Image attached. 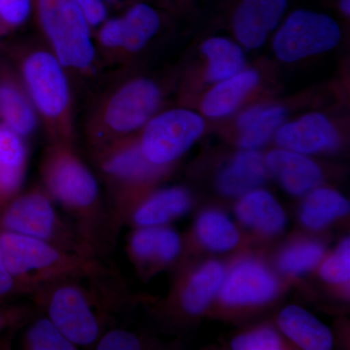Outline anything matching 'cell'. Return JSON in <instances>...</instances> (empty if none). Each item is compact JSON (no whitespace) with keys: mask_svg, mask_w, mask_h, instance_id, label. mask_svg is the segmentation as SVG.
Segmentation results:
<instances>
[{"mask_svg":"<svg viewBox=\"0 0 350 350\" xmlns=\"http://www.w3.org/2000/svg\"><path fill=\"white\" fill-rule=\"evenodd\" d=\"M324 247L317 241L295 243L283 251L278 258V268L290 275H301L317 268L323 259Z\"/></svg>","mask_w":350,"mask_h":350,"instance_id":"30","label":"cell"},{"mask_svg":"<svg viewBox=\"0 0 350 350\" xmlns=\"http://www.w3.org/2000/svg\"><path fill=\"white\" fill-rule=\"evenodd\" d=\"M234 213L241 224L266 236L280 234L286 226L284 209L273 195L264 190L255 189L241 196Z\"/></svg>","mask_w":350,"mask_h":350,"instance_id":"18","label":"cell"},{"mask_svg":"<svg viewBox=\"0 0 350 350\" xmlns=\"http://www.w3.org/2000/svg\"><path fill=\"white\" fill-rule=\"evenodd\" d=\"M258 81L259 75L251 70L223 80L206 94L202 103V111L211 117L230 114L238 107L244 96L256 86Z\"/></svg>","mask_w":350,"mask_h":350,"instance_id":"24","label":"cell"},{"mask_svg":"<svg viewBox=\"0 0 350 350\" xmlns=\"http://www.w3.org/2000/svg\"><path fill=\"white\" fill-rule=\"evenodd\" d=\"M31 0H0V19L11 27L24 24L31 15Z\"/></svg>","mask_w":350,"mask_h":350,"instance_id":"34","label":"cell"},{"mask_svg":"<svg viewBox=\"0 0 350 350\" xmlns=\"http://www.w3.org/2000/svg\"><path fill=\"white\" fill-rule=\"evenodd\" d=\"M276 142L285 150L315 154L337 148L338 133L325 116L314 113L282 126Z\"/></svg>","mask_w":350,"mask_h":350,"instance_id":"12","label":"cell"},{"mask_svg":"<svg viewBox=\"0 0 350 350\" xmlns=\"http://www.w3.org/2000/svg\"><path fill=\"white\" fill-rule=\"evenodd\" d=\"M349 200L337 191L315 188L308 193L300 211L301 223L308 229L322 230L338 218L347 215Z\"/></svg>","mask_w":350,"mask_h":350,"instance_id":"23","label":"cell"},{"mask_svg":"<svg viewBox=\"0 0 350 350\" xmlns=\"http://www.w3.org/2000/svg\"><path fill=\"white\" fill-rule=\"evenodd\" d=\"M122 19L123 25V49L137 52L158 31L160 18L152 7L137 4L131 8Z\"/></svg>","mask_w":350,"mask_h":350,"instance_id":"28","label":"cell"},{"mask_svg":"<svg viewBox=\"0 0 350 350\" xmlns=\"http://www.w3.org/2000/svg\"><path fill=\"white\" fill-rule=\"evenodd\" d=\"M40 174L46 192L98 256L105 259L112 252L119 228L100 181L72 144L53 142L41 160Z\"/></svg>","mask_w":350,"mask_h":350,"instance_id":"1","label":"cell"},{"mask_svg":"<svg viewBox=\"0 0 350 350\" xmlns=\"http://www.w3.org/2000/svg\"><path fill=\"white\" fill-rule=\"evenodd\" d=\"M266 165L290 195L308 194L322 182L319 165L296 152L285 149L271 152L267 157Z\"/></svg>","mask_w":350,"mask_h":350,"instance_id":"16","label":"cell"},{"mask_svg":"<svg viewBox=\"0 0 350 350\" xmlns=\"http://www.w3.org/2000/svg\"><path fill=\"white\" fill-rule=\"evenodd\" d=\"M129 254L142 269L167 266L181 252L180 237L167 226L139 227L129 239Z\"/></svg>","mask_w":350,"mask_h":350,"instance_id":"13","label":"cell"},{"mask_svg":"<svg viewBox=\"0 0 350 350\" xmlns=\"http://www.w3.org/2000/svg\"><path fill=\"white\" fill-rule=\"evenodd\" d=\"M278 326L301 349L329 350L333 347L330 329L301 306L285 308L278 317Z\"/></svg>","mask_w":350,"mask_h":350,"instance_id":"19","label":"cell"},{"mask_svg":"<svg viewBox=\"0 0 350 350\" xmlns=\"http://www.w3.org/2000/svg\"><path fill=\"white\" fill-rule=\"evenodd\" d=\"M225 275L224 266L220 262L211 261L200 267L179 294L182 310L190 315L204 312L219 294Z\"/></svg>","mask_w":350,"mask_h":350,"instance_id":"21","label":"cell"},{"mask_svg":"<svg viewBox=\"0 0 350 350\" xmlns=\"http://www.w3.org/2000/svg\"><path fill=\"white\" fill-rule=\"evenodd\" d=\"M320 276L331 284H345L350 280V241L345 239L319 271Z\"/></svg>","mask_w":350,"mask_h":350,"instance_id":"31","label":"cell"},{"mask_svg":"<svg viewBox=\"0 0 350 350\" xmlns=\"http://www.w3.org/2000/svg\"><path fill=\"white\" fill-rule=\"evenodd\" d=\"M284 117V109L278 107L248 110L239 118V144L246 150L260 148L282 125Z\"/></svg>","mask_w":350,"mask_h":350,"instance_id":"25","label":"cell"},{"mask_svg":"<svg viewBox=\"0 0 350 350\" xmlns=\"http://www.w3.org/2000/svg\"><path fill=\"white\" fill-rule=\"evenodd\" d=\"M22 73L27 94L53 142L72 144V103L63 64L53 52L34 50L25 57Z\"/></svg>","mask_w":350,"mask_h":350,"instance_id":"6","label":"cell"},{"mask_svg":"<svg viewBox=\"0 0 350 350\" xmlns=\"http://www.w3.org/2000/svg\"><path fill=\"white\" fill-rule=\"evenodd\" d=\"M22 347L29 350H77L44 313L27 322Z\"/></svg>","mask_w":350,"mask_h":350,"instance_id":"29","label":"cell"},{"mask_svg":"<svg viewBox=\"0 0 350 350\" xmlns=\"http://www.w3.org/2000/svg\"><path fill=\"white\" fill-rule=\"evenodd\" d=\"M27 160L29 151L24 137L0 124V213L20 194Z\"/></svg>","mask_w":350,"mask_h":350,"instance_id":"15","label":"cell"},{"mask_svg":"<svg viewBox=\"0 0 350 350\" xmlns=\"http://www.w3.org/2000/svg\"><path fill=\"white\" fill-rule=\"evenodd\" d=\"M144 349L142 338L124 329H110L101 336L94 345L96 350H137Z\"/></svg>","mask_w":350,"mask_h":350,"instance_id":"33","label":"cell"},{"mask_svg":"<svg viewBox=\"0 0 350 350\" xmlns=\"http://www.w3.org/2000/svg\"><path fill=\"white\" fill-rule=\"evenodd\" d=\"M196 234L200 243L213 252H227L239 243V232L234 222L214 209L200 214L196 222Z\"/></svg>","mask_w":350,"mask_h":350,"instance_id":"26","label":"cell"},{"mask_svg":"<svg viewBox=\"0 0 350 350\" xmlns=\"http://www.w3.org/2000/svg\"><path fill=\"white\" fill-rule=\"evenodd\" d=\"M0 257L31 294L41 285L64 278L100 280L114 275L103 259L82 256L10 231L0 230Z\"/></svg>","mask_w":350,"mask_h":350,"instance_id":"3","label":"cell"},{"mask_svg":"<svg viewBox=\"0 0 350 350\" xmlns=\"http://www.w3.org/2000/svg\"><path fill=\"white\" fill-rule=\"evenodd\" d=\"M113 278H64L41 285L31 296L69 342L78 349H94L114 305Z\"/></svg>","mask_w":350,"mask_h":350,"instance_id":"2","label":"cell"},{"mask_svg":"<svg viewBox=\"0 0 350 350\" xmlns=\"http://www.w3.org/2000/svg\"><path fill=\"white\" fill-rule=\"evenodd\" d=\"M340 6H342V11H344V12L347 14V16H349L350 13L349 0H340Z\"/></svg>","mask_w":350,"mask_h":350,"instance_id":"39","label":"cell"},{"mask_svg":"<svg viewBox=\"0 0 350 350\" xmlns=\"http://www.w3.org/2000/svg\"><path fill=\"white\" fill-rule=\"evenodd\" d=\"M0 230L40 239L82 256L100 258L69 219L57 213V204L42 185L21 192L7 204L0 213Z\"/></svg>","mask_w":350,"mask_h":350,"instance_id":"5","label":"cell"},{"mask_svg":"<svg viewBox=\"0 0 350 350\" xmlns=\"http://www.w3.org/2000/svg\"><path fill=\"white\" fill-rule=\"evenodd\" d=\"M94 156L105 199L120 228L144 197V191L165 174V167L149 162L139 142L123 138L94 150Z\"/></svg>","mask_w":350,"mask_h":350,"instance_id":"4","label":"cell"},{"mask_svg":"<svg viewBox=\"0 0 350 350\" xmlns=\"http://www.w3.org/2000/svg\"><path fill=\"white\" fill-rule=\"evenodd\" d=\"M236 350H278L282 349L280 335L271 328H261L238 336L232 342Z\"/></svg>","mask_w":350,"mask_h":350,"instance_id":"32","label":"cell"},{"mask_svg":"<svg viewBox=\"0 0 350 350\" xmlns=\"http://www.w3.org/2000/svg\"><path fill=\"white\" fill-rule=\"evenodd\" d=\"M278 282L262 262L245 259L226 273L219 299L228 306H260L278 295Z\"/></svg>","mask_w":350,"mask_h":350,"instance_id":"11","label":"cell"},{"mask_svg":"<svg viewBox=\"0 0 350 350\" xmlns=\"http://www.w3.org/2000/svg\"><path fill=\"white\" fill-rule=\"evenodd\" d=\"M21 295H31V292L13 278L0 257V304Z\"/></svg>","mask_w":350,"mask_h":350,"instance_id":"37","label":"cell"},{"mask_svg":"<svg viewBox=\"0 0 350 350\" xmlns=\"http://www.w3.org/2000/svg\"><path fill=\"white\" fill-rule=\"evenodd\" d=\"M155 83L133 80L119 88L90 122L87 137L93 151L122 139L147 123L160 103Z\"/></svg>","mask_w":350,"mask_h":350,"instance_id":"7","label":"cell"},{"mask_svg":"<svg viewBox=\"0 0 350 350\" xmlns=\"http://www.w3.org/2000/svg\"><path fill=\"white\" fill-rule=\"evenodd\" d=\"M36 313V310L29 306H4L0 304V335L4 331L25 326Z\"/></svg>","mask_w":350,"mask_h":350,"instance_id":"35","label":"cell"},{"mask_svg":"<svg viewBox=\"0 0 350 350\" xmlns=\"http://www.w3.org/2000/svg\"><path fill=\"white\" fill-rule=\"evenodd\" d=\"M340 39V27L332 18L297 11L276 34L273 49L282 61L295 62L333 49Z\"/></svg>","mask_w":350,"mask_h":350,"instance_id":"10","label":"cell"},{"mask_svg":"<svg viewBox=\"0 0 350 350\" xmlns=\"http://www.w3.org/2000/svg\"><path fill=\"white\" fill-rule=\"evenodd\" d=\"M98 39L105 49L113 51L123 49L124 34L122 19H110L105 21L100 29Z\"/></svg>","mask_w":350,"mask_h":350,"instance_id":"36","label":"cell"},{"mask_svg":"<svg viewBox=\"0 0 350 350\" xmlns=\"http://www.w3.org/2000/svg\"><path fill=\"white\" fill-rule=\"evenodd\" d=\"M192 199L185 189L174 187L144 196L126 220L137 228L165 226L188 213Z\"/></svg>","mask_w":350,"mask_h":350,"instance_id":"17","label":"cell"},{"mask_svg":"<svg viewBox=\"0 0 350 350\" xmlns=\"http://www.w3.org/2000/svg\"><path fill=\"white\" fill-rule=\"evenodd\" d=\"M90 27H98L107 21V6L103 0H75Z\"/></svg>","mask_w":350,"mask_h":350,"instance_id":"38","label":"cell"},{"mask_svg":"<svg viewBox=\"0 0 350 350\" xmlns=\"http://www.w3.org/2000/svg\"><path fill=\"white\" fill-rule=\"evenodd\" d=\"M39 23L64 68L87 71L96 50L90 25L75 0H36Z\"/></svg>","mask_w":350,"mask_h":350,"instance_id":"8","label":"cell"},{"mask_svg":"<svg viewBox=\"0 0 350 350\" xmlns=\"http://www.w3.org/2000/svg\"><path fill=\"white\" fill-rule=\"evenodd\" d=\"M202 50L209 61L207 77L211 81H223L238 75L243 68V51L227 39H208Z\"/></svg>","mask_w":350,"mask_h":350,"instance_id":"27","label":"cell"},{"mask_svg":"<svg viewBox=\"0 0 350 350\" xmlns=\"http://www.w3.org/2000/svg\"><path fill=\"white\" fill-rule=\"evenodd\" d=\"M287 0H243L234 18L237 38L248 49H256L282 19Z\"/></svg>","mask_w":350,"mask_h":350,"instance_id":"14","label":"cell"},{"mask_svg":"<svg viewBox=\"0 0 350 350\" xmlns=\"http://www.w3.org/2000/svg\"><path fill=\"white\" fill-rule=\"evenodd\" d=\"M103 3H105V5L107 6L108 4H109V5H110V4H111V5H112V4L117 3V2L119 1V0H103Z\"/></svg>","mask_w":350,"mask_h":350,"instance_id":"40","label":"cell"},{"mask_svg":"<svg viewBox=\"0 0 350 350\" xmlns=\"http://www.w3.org/2000/svg\"><path fill=\"white\" fill-rule=\"evenodd\" d=\"M267 177L262 157L254 150L241 152L218 177V188L228 197L241 196L258 189Z\"/></svg>","mask_w":350,"mask_h":350,"instance_id":"20","label":"cell"},{"mask_svg":"<svg viewBox=\"0 0 350 350\" xmlns=\"http://www.w3.org/2000/svg\"><path fill=\"white\" fill-rule=\"evenodd\" d=\"M204 130V120L196 113L170 110L151 120L138 142L149 162L165 167L183 155Z\"/></svg>","mask_w":350,"mask_h":350,"instance_id":"9","label":"cell"},{"mask_svg":"<svg viewBox=\"0 0 350 350\" xmlns=\"http://www.w3.org/2000/svg\"><path fill=\"white\" fill-rule=\"evenodd\" d=\"M0 119L21 137L32 135L38 126V113L29 94L16 83H0Z\"/></svg>","mask_w":350,"mask_h":350,"instance_id":"22","label":"cell"}]
</instances>
